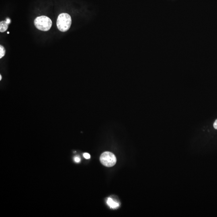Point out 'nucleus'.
I'll use <instances>...</instances> for the list:
<instances>
[{
	"label": "nucleus",
	"instance_id": "3",
	"mask_svg": "<svg viewBox=\"0 0 217 217\" xmlns=\"http://www.w3.org/2000/svg\"><path fill=\"white\" fill-rule=\"evenodd\" d=\"M100 161L106 167H112L116 163L117 159L114 154L110 152H105L101 154Z\"/></svg>",
	"mask_w": 217,
	"mask_h": 217
},
{
	"label": "nucleus",
	"instance_id": "5",
	"mask_svg": "<svg viewBox=\"0 0 217 217\" xmlns=\"http://www.w3.org/2000/svg\"><path fill=\"white\" fill-rule=\"evenodd\" d=\"M107 203L108 205L110 206L111 208H116L118 207L119 206V204L117 203L116 202L114 201V200L111 198H109L108 199L107 201Z\"/></svg>",
	"mask_w": 217,
	"mask_h": 217
},
{
	"label": "nucleus",
	"instance_id": "8",
	"mask_svg": "<svg viewBox=\"0 0 217 217\" xmlns=\"http://www.w3.org/2000/svg\"><path fill=\"white\" fill-rule=\"evenodd\" d=\"M83 156L86 159H89V158H90V155L88 153H84L83 154Z\"/></svg>",
	"mask_w": 217,
	"mask_h": 217
},
{
	"label": "nucleus",
	"instance_id": "11",
	"mask_svg": "<svg viewBox=\"0 0 217 217\" xmlns=\"http://www.w3.org/2000/svg\"><path fill=\"white\" fill-rule=\"evenodd\" d=\"M7 34H9V32H7Z\"/></svg>",
	"mask_w": 217,
	"mask_h": 217
},
{
	"label": "nucleus",
	"instance_id": "2",
	"mask_svg": "<svg viewBox=\"0 0 217 217\" xmlns=\"http://www.w3.org/2000/svg\"><path fill=\"white\" fill-rule=\"evenodd\" d=\"M34 23L37 29L44 32L49 31L52 25L51 19L45 16L37 17L34 20Z\"/></svg>",
	"mask_w": 217,
	"mask_h": 217
},
{
	"label": "nucleus",
	"instance_id": "4",
	"mask_svg": "<svg viewBox=\"0 0 217 217\" xmlns=\"http://www.w3.org/2000/svg\"><path fill=\"white\" fill-rule=\"evenodd\" d=\"M11 20L9 18H6L5 21L0 22V32H4L7 31L9 24H11Z\"/></svg>",
	"mask_w": 217,
	"mask_h": 217
},
{
	"label": "nucleus",
	"instance_id": "1",
	"mask_svg": "<svg viewBox=\"0 0 217 217\" xmlns=\"http://www.w3.org/2000/svg\"><path fill=\"white\" fill-rule=\"evenodd\" d=\"M72 24L71 16L66 13L59 14L57 20V28L62 32H67L70 28Z\"/></svg>",
	"mask_w": 217,
	"mask_h": 217
},
{
	"label": "nucleus",
	"instance_id": "10",
	"mask_svg": "<svg viewBox=\"0 0 217 217\" xmlns=\"http://www.w3.org/2000/svg\"><path fill=\"white\" fill-rule=\"evenodd\" d=\"M2 79V76L1 75H0V80H1Z\"/></svg>",
	"mask_w": 217,
	"mask_h": 217
},
{
	"label": "nucleus",
	"instance_id": "6",
	"mask_svg": "<svg viewBox=\"0 0 217 217\" xmlns=\"http://www.w3.org/2000/svg\"><path fill=\"white\" fill-rule=\"evenodd\" d=\"M5 53L6 50L5 48L2 45H0V58L1 59L5 56Z\"/></svg>",
	"mask_w": 217,
	"mask_h": 217
},
{
	"label": "nucleus",
	"instance_id": "7",
	"mask_svg": "<svg viewBox=\"0 0 217 217\" xmlns=\"http://www.w3.org/2000/svg\"><path fill=\"white\" fill-rule=\"evenodd\" d=\"M74 160L76 163H79L80 161V158L78 156H76L74 158Z\"/></svg>",
	"mask_w": 217,
	"mask_h": 217
},
{
	"label": "nucleus",
	"instance_id": "9",
	"mask_svg": "<svg viewBox=\"0 0 217 217\" xmlns=\"http://www.w3.org/2000/svg\"><path fill=\"white\" fill-rule=\"evenodd\" d=\"M214 127L216 130H217V119L214 124Z\"/></svg>",
	"mask_w": 217,
	"mask_h": 217
}]
</instances>
